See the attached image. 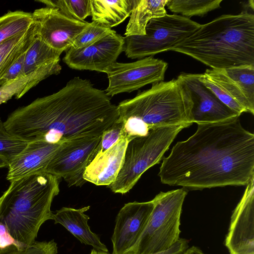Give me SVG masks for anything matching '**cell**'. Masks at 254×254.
I'll use <instances>...</instances> for the list:
<instances>
[{"mask_svg":"<svg viewBox=\"0 0 254 254\" xmlns=\"http://www.w3.org/2000/svg\"><path fill=\"white\" fill-rule=\"evenodd\" d=\"M158 176L162 184L187 190L247 185L254 177V134L240 116L197 124L195 132L163 159Z\"/></svg>","mask_w":254,"mask_h":254,"instance_id":"1","label":"cell"},{"mask_svg":"<svg viewBox=\"0 0 254 254\" xmlns=\"http://www.w3.org/2000/svg\"><path fill=\"white\" fill-rule=\"evenodd\" d=\"M119 117L118 105L87 79L74 77L52 94L12 112L3 125L27 142L62 143L76 138L101 136Z\"/></svg>","mask_w":254,"mask_h":254,"instance_id":"2","label":"cell"},{"mask_svg":"<svg viewBox=\"0 0 254 254\" xmlns=\"http://www.w3.org/2000/svg\"><path fill=\"white\" fill-rule=\"evenodd\" d=\"M211 69L254 65V15L224 14L173 47Z\"/></svg>","mask_w":254,"mask_h":254,"instance_id":"3","label":"cell"},{"mask_svg":"<svg viewBox=\"0 0 254 254\" xmlns=\"http://www.w3.org/2000/svg\"><path fill=\"white\" fill-rule=\"evenodd\" d=\"M60 178L44 172L13 181L0 197V222L17 241L34 243L42 225L53 220L51 210Z\"/></svg>","mask_w":254,"mask_h":254,"instance_id":"4","label":"cell"},{"mask_svg":"<svg viewBox=\"0 0 254 254\" xmlns=\"http://www.w3.org/2000/svg\"><path fill=\"white\" fill-rule=\"evenodd\" d=\"M190 97L177 79L153 83L147 90L118 105V121L127 120L146 135L152 129L192 124Z\"/></svg>","mask_w":254,"mask_h":254,"instance_id":"5","label":"cell"},{"mask_svg":"<svg viewBox=\"0 0 254 254\" xmlns=\"http://www.w3.org/2000/svg\"><path fill=\"white\" fill-rule=\"evenodd\" d=\"M187 125L165 126L149 131L130 140L122 167L116 180L107 186L113 192L125 194L135 185L149 168L158 164L178 134Z\"/></svg>","mask_w":254,"mask_h":254,"instance_id":"6","label":"cell"},{"mask_svg":"<svg viewBox=\"0 0 254 254\" xmlns=\"http://www.w3.org/2000/svg\"><path fill=\"white\" fill-rule=\"evenodd\" d=\"M188 190L160 192L152 200L153 208L134 254H158L171 249L180 240L181 216Z\"/></svg>","mask_w":254,"mask_h":254,"instance_id":"7","label":"cell"},{"mask_svg":"<svg viewBox=\"0 0 254 254\" xmlns=\"http://www.w3.org/2000/svg\"><path fill=\"white\" fill-rule=\"evenodd\" d=\"M200 26L190 18L176 14L152 18L146 26L144 35L124 37V52L128 58L141 59L170 51Z\"/></svg>","mask_w":254,"mask_h":254,"instance_id":"8","label":"cell"},{"mask_svg":"<svg viewBox=\"0 0 254 254\" xmlns=\"http://www.w3.org/2000/svg\"><path fill=\"white\" fill-rule=\"evenodd\" d=\"M200 79L225 105L240 115L254 114V65L207 69Z\"/></svg>","mask_w":254,"mask_h":254,"instance_id":"9","label":"cell"},{"mask_svg":"<svg viewBox=\"0 0 254 254\" xmlns=\"http://www.w3.org/2000/svg\"><path fill=\"white\" fill-rule=\"evenodd\" d=\"M101 136L76 138L63 142L49 163L45 172L63 178L69 187L81 186L83 174L91 161Z\"/></svg>","mask_w":254,"mask_h":254,"instance_id":"10","label":"cell"},{"mask_svg":"<svg viewBox=\"0 0 254 254\" xmlns=\"http://www.w3.org/2000/svg\"><path fill=\"white\" fill-rule=\"evenodd\" d=\"M168 64L147 57L129 63L116 62L107 70L109 80L106 93L112 97L130 93L149 84L163 81Z\"/></svg>","mask_w":254,"mask_h":254,"instance_id":"11","label":"cell"},{"mask_svg":"<svg viewBox=\"0 0 254 254\" xmlns=\"http://www.w3.org/2000/svg\"><path fill=\"white\" fill-rule=\"evenodd\" d=\"M36 37L62 53L71 47L89 22L70 18L58 9L46 6L32 12Z\"/></svg>","mask_w":254,"mask_h":254,"instance_id":"12","label":"cell"},{"mask_svg":"<svg viewBox=\"0 0 254 254\" xmlns=\"http://www.w3.org/2000/svg\"><path fill=\"white\" fill-rule=\"evenodd\" d=\"M124 37L113 30L95 43L79 49L70 48L65 52L63 62L70 68L106 72L117 62L124 51Z\"/></svg>","mask_w":254,"mask_h":254,"instance_id":"13","label":"cell"},{"mask_svg":"<svg viewBox=\"0 0 254 254\" xmlns=\"http://www.w3.org/2000/svg\"><path fill=\"white\" fill-rule=\"evenodd\" d=\"M153 208L152 200L126 203L116 218L111 237L112 254H134L137 244L149 220Z\"/></svg>","mask_w":254,"mask_h":254,"instance_id":"14","label":"cell"},{"mask_svg":"<svg viewBox=\"0 0 254 254\" xmlns=\"http://www.w3.org/2000/svg\"><path fill=\"white\" fill-rule=\"evenodd\" d=\"M177 79L190 97L192 123H217L240 116L204 85L200 79V73H182Z\"/></svg>","mask_w":254,"mask_h":254,"instance_id":"15","label":"cell"},{"mask_svg":"<svg viewBox=\"0 0 254 254\" xmlns=\"http://www.w3.org/2000/svg\"><path fill=\"white\" fill-rule=\"evenodd\" d=\"M246 186L224 241L229 254H254V177Z\"/></svg>","mask_w":254,"mask_h":254,"instance_id":"16","label":"cell"},{"mask_svg":"<svg viewBox=\"0 0 254 254\" xmlns=\"http://www.w3.org/2000/svg\"><path fill=\"white\" fill-rule=\"evenodd\" d=\"M62 143L45 141L29 142L23 151L8 163L6 179L9 182L46 169Z\"/></svg>","mask_w":254,"mask_h":254,"instance_id":"17","label":"cell"},{"mask_svg":"<svg viewBox=\"0 0 254 254\" xmlns=\"http://www.w3.org/2000/svg\"><path fill=\"white\" fill-rule=\"evenodd\" d=\"M131 139L121 134L118 140L109 149L95 155L83 174V179L96 186L112 184L122 167L126 149Z\"/></svg>","mask_w":254,"mask_h":254,"instance_id":"18","label":"cell"},{"mask_svg":"<svg viewBox=\"0 0 254 254\" xmlns=\"http://www.w3.org/2000/svg\"><path fill=\"white\" fill-rule=\"evenodd\" d=\"M90 206L75 209L63 207L54 213L55 224H60L77 239L81 243L89 245L93 249L108 252L106 245L101 242L99 236L90 230L87 222L89 217L84 212Z\"/></svg>","mask_w":254,"mask_h":254,"instance_id":"19","label":"cell"},{"mask_svg":"<svg viewBox=\"0 0 254 254\" xmlns=\"http://www.w3.org/2000/svg\"><path fill=\"white\" fill-rule=\"evenodd\" d=\"M134 0H90L92 21L111 28L129 16Z\"/></svg>","mask_w":254,"mask_h":254,"instance_id":"20","label":"cell"},{"mask_svg":"<svg viewBox=\"0 0 254 254\" xmlns=\"http://www.w3.org/2000/svg\"><path fill=\"white\" fill-rule=\"evenodd\" d=\"M168 0H134L133 9L125 35H144L148 22L152 18L166 15Z\"/></svg>","mask_w":254,"mask_h":254,"instance_id":"21","label":"cell"},{"mask_svg":"<svg viewBox=\"0 0 254 254\" xmlns=\"http://www.w3.org/2000/svg\"><path fill=\"white\" fill-rule=\"evenodd\" d=\"M61 70L60 64L51 65L3 84L0 86V105L14 96L16 99L20 98L40 82L59 74Z\"/></svg>","mask_w":254,"mask_h":254,"instance_id":"22","label":"cell"},{"mask_svg":"<svg viewBox=\"0 0 254 254\" xmlns=\"http://www.w3.org/2000/svg\"><path fill=\"white\" fill-rule=\"evenodd\" d=\"M34 25L26 32L11 37L0 44V86L2 78L9 67L26 52L35 37Z\"/></svg>","mask_w":254,"mask_h":254,"instance_id":"23","label":"cell"},{"mask_svg":"<svg viewBox=\"0 0 254 254\" xmlns=\"http://www.w3.org/2000/svg\"><path fill=\"white\" fill-rule=\"evenodd\" d=\"M61 54L35 36L26 52L24 66L25 75L47 66L60 64Z\"/></svg>","mask_w":254,"mask_h":254,"instance_id":"24","label":"cell"},{"mask_svg":"<svg viewBox=\"0 0 254 254\" xmlns=\"http://www.w3.org/2000/svg\"><path fill=\"white\" fill-rule=\"evenodd\" d=\"M34 24L31 12L9 11L0 17V44L27 31Z\"/></svg>","mask_w":254,"mask_h":254,"instance_id":"25","label":"cell"},{"mask_svg":"<svg viewBox=\"0 0 254 254\" xmlns=\"http://www.w3.org/2000/svg\"><path fill=\"white\" fill-rule=\"evenodd\" d=\"M223 0H168V9L176 14L190 18L194 16H203L220 7Z\"/></svg>","mask_w":254,"mask_h":254,"instance_id":"26","label":"cell"},{"mask_svg":"<svg viewBox=\"0 0 254 254\" xmlns=\"http://www.w3.org/2000/svg\"><path fill=\"white\" fill-rule=\"evenodd\" d=\"M37 1L46 6L58 9L66 16L77 20L84 21L91 16L90 0H39Z\"/></svg>","mask_w":254,"mask_h":254,"instance_id":"27","label":"cell"},{"mask_svg":"<svg viewBox=\"0 0 254 254\" xmlns=\"http://www.w3.org/2000/svg\"><path fill=\"white\" fill-rule=\"evenodd\" d=\"M28 143L9 133L0 119V156L9 163L23 151Z\"/></svg>","mask_w":254,"mask_h":254,"instance_id":"28","label":"cell"},{"mask_svg":"<svg viewBox=\"0 0 254 254\" xmlns=\"http://www.w3.org/2000/svg\"><path fill=\"white\" fill-rule=\"evenodd\" d=\"M113 30L94 21L90 22L78 35L72 48L79 49L89 46L104 37Z\"/></svg>","mask_w":254,"mask_h":254,"instance_id":"29","label":"cell"},{"mask_svg":"<svg viewBox=\"0 0 254 254\" xmlns=\"http://www.w3.org/2000/svg\"><path fill=\"white\" fill-rule=\"evenodd\" d=\"M123 126V123L117 120L112 127L103 133L93 157L97 154L105 152L118 140L121 135Z\"/></svg>","mask_w":254,"mask_h":254,"instance_id":"30","label":"cell"},{"mask_svg":"<svg viewBox=\"0 0 254 254\" xmlns=\"http://www.w3.org/2000/svg\"><path fill=\"white\" fill-rule=\"evenodd\" d=\"M57 244L52 240L50 241L35 242L23 249L13 251L6 254H57Z\"/></svg>","mask_w":254,"mask_h":254,"instance_id":"31","label":"cell"},{"mask_svg":"<svg viewBox=\"0 0 254 254\" xmlns=\"http://www.w3.org/2000/svg\"><path fill=\"white\" fill-rule=\"evenodd\" d=\"M27 247L15 240L9 234L5 226L0 222V254L23 249Z\"/></svg>","mask_w":254,"mask_h":254,"instance_id":"32","label":"cell"},{"mask_svg":"<svg viewBox=\"0 0 254 254\" xmlns=\"http://www.w3.org/2000/svg\"><path fill=\"white\" fill-rule=\"evenodd\" d=\"M26 52L23 53L8 69L2 78V85L25 75L24 66Z\"/></svg>","mask_w":254,"mask_h":254,"instance_id":"33","label":"cell"},{"mask_svg":"<svg viewBox=\"0 0 254 254\" xmlns=\"http://www.w3.org/2000/svg\"><path fill=\"white\" fill-rule=\"evenodd\" d=\"M185 254H206L199 248L192 246L188 248L185 253Z\"/></svg>","mask_w":254,"mask_h":254,"instance_id":"34","label":"cell"},{"mask_svg":"<svg viewBox=\"0 0 254 254\" xmlns=\"http://www.w3.org/2000/svg\"><path fill=\"white\" fill-rule=\"evenodd\" d=\"M8 162L3 157L0 156V168L8 167Z\"/></svg>","mask_w":254,"mask_h":254,"instance_id":"35","label":"cell"},{"mask_svg":"<svg viewBox=\"0 0 254 254\" xmlns=\"http://www.w3.org/2000/svg\"><path fill=\"white\" fill-rule=\"evenodd\" d=\"M178 251L176 248L172 247L169 250L158 254H177ZM181 254H185V253Z\"/></svg>","mask_w":254,"mask_h":254,"instance_id":"36","label":"cell"},{"mask_svg":"<svg viewBox=\"0 0 254 254\" xmlns=\"http://www.w3.org/2000/svg\"><path fill=\"white\" fill-rule=\"evenodd\" d=\"M89 254H110L108 252H105L102 251H98L94 249H92Z\"/></svg>","mask_w":254,"mask_h":254,"instance_id":"37","label":"cell"},{"mask_svg":"<svg viewBox=\"0 0 254 254\" xmlns=\"http://www.w3.org/2000/svg\"></svg>","mask_w":254,"mask_h":254,"instance_id":"38","label":"cell"}]
</instances>
